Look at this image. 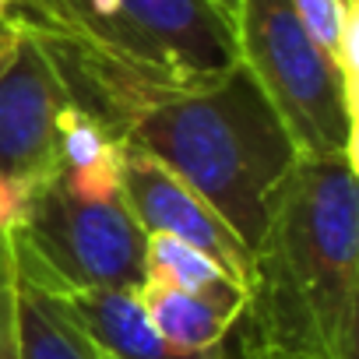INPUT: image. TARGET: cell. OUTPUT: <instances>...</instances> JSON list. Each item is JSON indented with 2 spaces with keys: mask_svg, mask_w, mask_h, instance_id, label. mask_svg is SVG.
Segmentation results:
<instances>
[{
  "mask_svg": "<svg viewBox=\"0 0 359 359\" xmlns=\"http://www.w3.org/2000/svg\"><path fill=\"white\" fill-rule=\"evenodd\" d=\"M46 50L78 109L99 120L109 137L176 172L257 254L299 151L243 64L208 81L172 85Z\"/></svg>",
  "mask_w": 359,
  "mask_h": 359,
  "instance_id": "obj_1",
  "label": "cell"
},
{
  "mask_svg": "<svg viewBox=\"0 0 359 359\" xmlns=\"http://www.w3.org/2000/svg\"><path fill=\"white\" fill-rule=\"evenodd\" d=\"M359 187L355 158H296L254 254L243 324L292 359H355Z\"/></svg>",
  "mask_w": 359,
  "mask_h": 359,
  "instance_id": "obj_2",
  "label": "cell"
},
{
  "mask_svg": "<svg viewBox=\"0 0 359 359\" xmlns=\"http://www.w3.org/2000/svg\"><path fill=\"white\" fill-rule=\"evenodd\" d=\"M120 141L64 155L22 194L8 243L18 278L39 289H141L148 236L134 222L120 176Z\"/></svg>",
  "mask_w": 359,
  "mask_h": 359,
  "instance_id": "obj_3",
  "label": "cell"
},
{
  "mask_svg": "<svg viewBox=\"0 0 359 359\" xmlns=\"http://www.w3.org/2000/svg\"><path fill=\"white\" fill-rule=\"evenodd\" d=\"M11 18L67 57L172 85L240 64L233 29L205 0H15Z\"/></svg>",
  "mask_w": 359,
  "mask_h": 359,
  "instance_id": "obj_4",
  "label": "cell"
},
{
  "mask_svg": "<svg viewBox=\"0 0 359 359\" xmlns=\"http://www.w3.org/2000/svg\"><path fill=\"white\" fill-rule=\"evenodd\" d=\"M236 53L303 158H355V95L292 0H243Z\"/></svg>",
  "mask_w": 359,
  "mask_h": 359,
  "instance_id": "obj_5",
  "label": "cell"
},
{
  "mask_svg": "<svg viewBox=\"0 0 359 359\" xmlns=\"http://www.w3.org/2000/svg\"><path fill=\"white\" fill-rule=\"evenodd\" d=\"M67 81L46 43L4 18L0 25V184L29 191L64 158V137L74 116Z\"/></svg>",
  "mask_w": 359,
  "mask_h": 359,
  "instance_id": "obj_6",
  "label": "cell"
},
{
  "mask_svg": "<svg viewBox=\"0 0 359 359\" xmlns=\"http://www.w3.org/2000/svg\"><path fill=\"white\" fill-rule=\"evenodd\" d=\"M116 176L123 201L144 236H172L187 247H198L236 282H250L254 254L236 240V233L219 219V212L201 194H194L176 172H169L158 158L120 141Z\"/></svg>",
  "mask_w": 359,
  "mask_h": 359,
  "instance_id": "obj_7",
  "label": "cell"
},
{
  "mask_svg": "<svg viewBox=\"0 0 359 359\" xmlns=\"http://www.w3.org/2000/svg\"><path fill=\"white\" fill-rule=\"evenodd\" d=\"M144 313L151 320V327L172 345V348H184V352H212L219 348L233 327L240 324L243 313H233L212 299L191 296V292H180L169 289L162 282H144L137 289Z\"/></svg>",
  "mask_w": 359,
  "mask_h": 359,
  "instance_id": "obj_8",
  "label": "cell"
},
{
  "mask_svg": "<svg viewBox=\"0 0 359 359\" xmlns=\"http://www.w3.org/2000/svg\"><path fill=\"white\" fill-rule=\"evenodd\" d=\"M144 282H162L169 289L212 299L233 313H247V285L236 282L198 247H187L172 236H148L144 247Z\"/></svg>",
  "mask_w": 359,
  "mask_h": 359,
  "instance_id": "obj_9",
  "label": "cell"
},
{
  "mask_svg": "<svg viewBox=\"0 0 359 359\" xmlns=\"http://www.w3.org/2000/svg\"><path fill=\"white\" fill-rule=\"evenodd\" d=\"M15 313L22 359H106L67 317L60 299L15 271Z\"/></svg>",
  "mask_w": 359,
  "mask_h": 359,
  "instance_id": "obj_10",
  "label": "cell"
},
{
  "mask_svg": "<svg viewBox=\"0 0 359 359\" xmlns=\"http://www.w3.org/2000/svg\"><path fill=\"white\" fill-rule=\"evenodd\" d=\"M292 11L310 32V39L334 60L338 67V50L345 39V25L352 15H359L355 0H292Z\"/></svg>",
  "mask_w": 359,
  "mask_h": 359,
  "instance_id": "obj_11",
  "label": "cell"
},
{
  "mask_svg": "<svg viewBox=\"0 0 359 359\" xmlns=\"http://www.w3.org/2000/svg\"><path fill=\"white\" fill-rule=\"evenodd\" d=\"M0 359H22L18 313H15V261L4 229H0Z\"/></svg>",
  "mask_w": 359,
  "mask_h": 359,
  "instance_id": "obj_12",
  "label": "cell"
},
{
  "mask_svg": "<svg viewBox=\"0 0 359 359\" xmlns=\"http://www.w3.org/2000/svg\"><path fill=\"white\" fill-rule=\"evenodd\" d=\"M22 194L25 191H15L8 184H0V229H11V222L18 215V205H22Z\"/></svg>",
  "mask_w": 359,
  "mask_h": 359,
  "instance_id": "obj_13",
  "label": "cell"
},
{
  "mask_svg": "<svg viewBox=\"0 0 359 359\" xmlns=\"http://www.w3.org/2000/svg\"><path fill=\"white\" fill-rule=\"evenodd\" d=\"M205 4L236 32V22H240V8H243V0H205Z\"/></svg>",
  "mask_w": 359,
  "mask_h": 359,
  "instance_id": "obj_14",
  "label": "cell"
},
{
  "mask_svg": "<svg viewBox=\"0 0 359 359\" xmlns=\"http://www.w3.org/2000/svg\"><path fill=\"white\" fill-rule=\"evenodd\" d=\"M243 359H292V355H275V352H264V348H257V345H254Z\"/></svg>",
  "mask_w": 359,
  "mask_h": 359,
  "instance_id": "obj_15",
  "label": "cell"
},
{
  "mask_svg": "<svg viewBox=\"0 0 359 359\" xmlns=\"http://www.w3.org/2000/svg\"><path fill=\"white\" fill-rule=\"evenodd\" d=\"M11 4H15V0H0V22L11 18Z\"/></svg>",
  "mask_w": 359,
  "mask_h": 359,
  "instance_id": "obj_16",
  "label": "cell"
},
{
  "mask_svg": "<svg viewBox=\"0 0 359 359\" xmlns=\"http://www.w3.org/2000/svg\"><path fill=\"white\" fill-rule=\"evenodd\" d=\"M0 25H4V22H0Z\"/></svg>",
  "mask_w": 359,
  "mask_h": 359,
  "instance_id": "obj_17",
  "label": "cell"
}]
</instances>
